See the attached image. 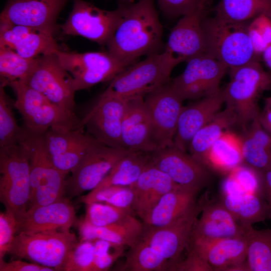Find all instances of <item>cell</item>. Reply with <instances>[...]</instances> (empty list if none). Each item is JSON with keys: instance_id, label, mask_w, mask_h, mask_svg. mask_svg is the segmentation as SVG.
I'll return each mask as SVG.
<instances>
[{"instance_id": "obj_47", "label": "cell", "mask_w": 271, "mask_h": 271, "mask_svg": "<svg viewBox=\"0 0 271 271\" xmlns=\"http://www.w3.org/2000/svg\"><path fill=\"white\" fill-rule=\"evenodd\" d=\"M232 175L246 192L259 194L263 192L262 173L246 166H239L232 171Z\"/></svg>"}, {"instance_id": "obj_30", "label": "cell", "mask_w": 271, "mask_h": 271, "mask_svg": "<svg viewBox=\"0 0 271 271\" xmlns=\"http://www.w3.org/2000/svg\"><path fill=\"white\" fill-rule=\"evenodd\" d=\"M235 124L236 116L230 109L226 107L223 111H219L193 137L188 148L190 154L204 165L206 156L213 144L225 131Z\"/></svg>"}, {"instance_id": "obj_24", "label": "cell", "mask_w": 271, "mask_h": 271, "mask_svg": "<svg viewBox=\"0 0 271 271\" xmlns=\"http://www.w3.org/2000/svg\"><path fill=\"white\" fill-rule=\"evenodd\" d=\"M201 215L197 219L190 239L213 240L245 236L239 224L222 202H202Z\"/></svg>"}, {"instance_id": "obj_19", "label": "cell", "mask_w": 271, "mask_h": 271, "mask_svg": "<svg viewBox=\"0 0 271 271\" xmlns=\"http://www.w3.org/2000/svg\"><path fill=\"white\" fill-rule=\"evenodd\" d=\"M188 248L200 256L212 270H248L245 236L213 240L190 239Z\"/></svg>"}, {"instance_id": "obj_7", "label": "cell", "mask_w": 271, "mask_h": 271, "mask_svg": "<svg viewBox=\"0 0 271 271\" xmlns=\"http://www.w3.org/2000/svg\"><path fill=\"white\" fill-rule=\"evenodd\" d=\"M78 243L75 234L70 231L21 232L16 235L8 253L55 270H63L68 253Z\"/></svg>"}, {"instance_id": "obj_5", "label": "cell", "mask_w": 271, "mask_h": 271, "mask_svg": "<svg viewBox=\"0 0 271 271\" xmlns=\"http://www.w3.org/2000/svg\"><path fill=\"white\" fill-rule=\"evenodd\" d=\"M9 86L16 95L14 107L21 114L24 128L30 134H44L49 128L75 129L79 119L74 112L64 110L25 82L16 81Z\"/></svg>"}, {"instance_id": "obj_22", "label": "cell", "mask_w": 271, "mask_h": 271, "mask_svg": "<svg viewBox=\"0 0 271 271\" xmlns=\"http://www.w3.org/2000/svg\"><path fill=\"white\" fill-rule=\"evenodd\" d=\"M18 231L27 233L59 230L69 232L76 221L73 206L63 198L29 209L18 219Z\"/></svg>"}, {"instance_id": "obj_57", "label": "cell", "mask_w": 271, "mask_h": 271, "mask_svg": "<svg viewBox=\"0 0 271 271\" xmlns=\"http://www.w3.org/2000/svg\"><path fill=\"white\" fill-rule=\"evenodd\" d=\"M270 79H271V74H270Z\"/></svg>"}, {"instance_id": "obj_1", "label": "cell", "mask_w": 271, "mask_h": 271, "mask_svg": "<svg viewBox=\"0 0 271 271\" xmlns=\"http://www.w3.org/2000/svg\"><path fill=\"white\" fill-rule=\"evenodd\" d=\"M120 13L106 46L108 52L128 65L142 56L162 52L163 26L154 0H121Z\"/></svg>"}, {"instance_id": "obj_49", "label": "cell", "mask_w": 271, "mask_h": 271, "mask_svg": "<svg viewBox=\"0 0 271 271\" xmlns=\"http://www.w3.org/2000/svg\"><path fill=\"white\" fill-rule=\"evenodd\" d=\"M187 257L180 260L172 268V270L209 271L212 270L210 266L196 252L188 248Z\"/></svg>"}, {"instance_id": "obj_8", "label": "cell", "mask_w": 271, "mask_h": 271, "mask_svg": "<svg viewBox=\"0 0 271 271\" xmlns=\"http://www.w3.org/2000/svg\"><path fill=\"white\" fill-rule=\"evenodd\" d=\"M30 196L28 209L49 204L63 198L67 174L53 165L45 144L44 134H29Z\"/></svg>"}, {"instance_id": "obj_42", "label": "cell", "mask_w": 271, "mask_h": 271, "mask_svg": "<svg viewBox=\"0 0 271 271\" xmlns=\"http://www.w3.org/2000/svg\"><path fill=\"white\" fill-rule=\"evenodd\" d=\"M98 142H99L89 134L84 141L67 151L50 156L52 162L56 168L66 174L72 172L80 164L89 150Z\"/></svg>"}, {"instance_id": "obj_18", "label": "cell", "mask_w": 271, "mask_h": 271, "mask_svg": "<svg viewBox=\"0 0 271 271\" xmlns=\"http://www.w3.org/2000/svg\"><path fill=\"white\" fill-rule=\"evenodd\" d=\"M68 0H9L0 22L24 25L54 34L57 21Z\"/></svg>"}, {"instance_id": "obj_20", "label": "cell", "mask_w": 271, "mask_h": 271, "mask_svg": "<svg viewBox=\"0 0 271 271\" xmlns=\"http://www.w3.org/2000/svg\"><path fill=\"white\" fill-rule=\"evenodd\" d=\"M205 2L194 12L182 16L171 31L164 51L178 64L206 53L202 28Z\"/></svg>"}, {"instance_id": "obj_21", "label": "cell", "mask_w": 271, "mask_h": 271, "mask_svg": "<svg viewBox=\"0 0 271 271\" xmlns=\"http://www.w3.org/2000/svg\"><path fill=\"white\" fill-rule=\"evenodd\" d=\"M144 97L138 96L126 100L121 130V142L125 150L151 152L157 149Z\"/></svg>"}, {"instance_id": "obj_23", "label": "cell", "mask_w": 271, "mask_h": 271, "mask_svg": "<svg viewBox=\"0 0 271 271\" xmlns=\"http://www.w3.org/2000/svg\"><path fill=\"white\" fill-rule=\"evenodd\" d=\"M224 100L220 89L218 92L197 100L181 110L174 145L187 152L190 141L194 134L208 123L220 111Z\"/></svg>"}, {"instance_id": "obj_27", "label": "cell", "mask_w": 271, "mask_h": 271, "mask_svg": "<svg viewBox=\"0 0 271 271\" xmlns=\"http://www.w3.org/2000/svg\"><path fill=\"white\" fill-rule=\"evenodd\" d=\"M135 215L130 214L117 222L100 227L93 226L83 219L78 223L81 241L99 239L130 247L140 240L144 228L143 222Z\"/></svg>"}, {"instance_id": "obj_17", "label": "cell", "mask_w": 271, "mask_h": 271, "mask_svg": "<svg viewBox=\"0 0 271 271\" xmlns=\"http://www.w3.org/2000/svg\"><path fill=\"white\" fill-rule=\"evenodd\" d=\"M150 155L154 165L181 186L200 191L208 184L206 166L174 145L156 149Z\"/></svg>"}, {"instance_id": "obj_48", "label": "cell", "mask_w": 271, "mask_h": 271, "mask_svg": "<svg viewBox=\"0 0 271 271\" xmlns=\"http://www.w3.org/2000/svg\"><path fill=\"white\" fill-rule=\"evenodd\" d=\"M206 0H158L160 9L167 17L184 16L196 11Z\"/></svg>"}, {"instance_id": "obj_29", "label": "cell", "mask_w": 271, "mask_h": 271, "mask_svg": "<svg viewBox=\"0 0 271 271\" xmlns=\"http://www.w3.org/2000/svg\"><path fill=\"white\" fill-rule=\"evenodd\" d=\"M221 201L241 226L252 225L270 217L267 203L258 194L226 193Z\"/></svg>"}, {"instance_id": "obj_52", "label": "cell", "mask_w": 271, "mask_h": 271, "mask_svg": "<svg viewBox=\"0 0 271 271\" xmlns=\"http://www.w3.org/2000/svg\"><path fill=\"white\" fill-rule=\"evenodd\" d=\"M263 191L266 196L271 217V168L262 173Z\"/></svg>"}, {"instance_id": "obj_40", "label": "cell", "mask_w": 271, "mask_h": 271, "mask_svg": "<svg viewBox=\"0 0 271 271\" xmlns=\"http://www.w3.org/2000/svg\"><path fill=\"white\" fill-rule=\"evenodd\" d=\"M89 136L83 130L49 128L44 134L45 144L51 156L63 153L84 141Z\"/></svg>"}, {"instance_id": "obj_2", "label": "cell", "mask_w": 271, "mask_h": 271, "mask_svg": "<svg viewBox=\"0 0 271 271\" xmlns=\"http://www.w3.org/2000/svg\"><path fill=\"white\" fill-rule=\"evenodd\" d=\"M248 22H236L217 16L202 21L206 53L228 69L257 60L249 36Z\"/></svg>"}, {"instance_id": "obj_4", "label": "cell", "mask_w": 271, "mask_h": 271, "mask_svg": "<svg viewBox=\"0 0 271 271\" xmlns=\"http://www.w3.org/2000/svg\"><path fill=\"white\" fill-rule=\"evenodd\" d=\"M178 63L164 50L135 62L118 73L101 94L127 99L145 96L170 81V76Z\"/></svg>"}, {"instance_id": "obj_51", "label": "cell", "mask_w": 271, "mask_h": 271, "mask_svg": "<svg viewBox=\"0 0 271 271\" xmlns=\"http://www.w3.org/2000/svg\"><path fill=\"white\" fill-rule=\"evenodd\" d=\"M55 269L36 263H29L21 260L6 262L0 260V271H54Z\"/></svg>"}, {"instance_id": "obj_38", "label": "cell", "mask_w": 271, "mask_h": 271, "mask_svg": "<svg viewBox=\"0 0 271 271\" xmlns=\"http://www.w3.org/2000/svg\"><path fill=\"white\" fill-rule=\"evenodd\" d=\"M53 35L47 31L36 29L18 43L13 50L27 59L54 52L59 48Z\"/></svg>"}, {"instance_id": "obj_46", "label": "cell", "mask_w": 271, "mask_h": 271, "mask_svg": "<svg viewBox=\"0 0 271 271\" xmlns=\"http://www.w3.org/2000/svg\"><path fill=\"white\" fill-rule=\"evenodd\" d=\"M36 29L21 25L0 22V48L14 50L18 43Z\"/></svg>"}, {"instance_id": "obj_3", "label": "cell", "mask_w": 271, "mask_h": 271, "mask_svg": "<svg viewBox=\"0 0 271 271\" xmlns=\"http://www.w3.org/2000/svg\"><path fill=\"white\" fill-rule=\"evenodd\" d=\"M229 74V82L221 90L224 103L234 113L236 124L245 128L260 115L257 99L271 87L270 74L257 60L230 68Z\"/></svg>"}, {"instance_id": "obj_25", "label": "cell", "mask_w": 271, "mask_h": 271, "mask_svg": "<svg viewBox=\"0 0 271 271\" xmlns=\"http://www.w3.org/2000/svg\"><path fill=\"white\" fill-rule=\"evenodd\" d=\"M179 185L156 167L151 160L131 187L134 194L132 209L142 221L162 197Z\"/></svg>"}, {"instance_id": "obj_14", "label": "cell", "mask_w": 271, "mask_h": 271, "mask_svg": "<svg viewBox=\"0 0 271 271\" xmlns=\"http://www.w3.org/2000/svg\"><path fill=\"white\" fill-rule=\"evenodd\" d=\"M127 99L101 94L92 108L80 119L75 129H86L87 133L100 143L124 149L121 130Z\"/></svg>"}, {"instance_id": "obj_45", "label": "cell", "mask_w": 271, "mask_h": 271, "mask_svg": "<svg viewBox=\"0 0 271 271\" xmlns=\"http://www.w3.org/2000/svg\"><path fill=\"white\" fill-rule=\"evenodd\" d=\"M18 231V220L9 209L0 213V260L9 252Z\"/></svg>"}, {"instance_id": "obj_37", "label": "cell", "mask_w": 271, "mask_h": 271, "mask_svg": "<svg viewBox=\"0 0 271 271\" xmlns=\"http://www.w3.org/2000/svg\"><path fill=\"white\" fill-rule=\"evenodd\" d=\"M0 86V148L8 147L24 141L28 132L18 124L14 112V103Z\"/></svg>"}, {"instance_id": "obj_16", "label": "cell", "mask_w": 271, "mask_h": 271, "mask_svg": "<svg viewBox=\"0 0 271 271\" xmlns=\"http://www.w3.org/2000/svg\"><path fill=\"white\" fill-rule=\"evenodd\" d=\"M130 151L112 148L100 142L93 145L66 180V192L70 197L91 191L105 178L116 163Z\"/></svg>"}, {"instance_id": "obj_43", "label": "cell", "mask_w": 271, "mask_h": 271, "mask_svg": "<svg viewBox=\"0 0 271 271\" xmlns=\"http://www.w3.org/2000/svg\"><path fill=\"white\" fill-rule=\"evenodd\" d=\"M94 255L93 241H81L68 253L63 270L92 271Z\"/></svg>"}, {"instance_id": "obj_31", "label": "cell", "mask_w": 271, "mask_h": 271, "mask_svg": "<svg viewBox=\"0 0 271 271\" xmlns=\"http://www.w3.org/2000/svg\"><path fill=\"white\" fill-rule=\"evenodd\" d=\"M150 160V152H130L116 163L105 178L93 189L99 190L111 186L132 185Z\"/></svg>"}, {"instance_id": "obj_53", "label": "cell", "mask_w": 271, "mask_h": 271, "mask_svg": "<svg viewBox=\"0 0 271 271\" xmlns=\"http://www.w3.org/2000/svg\"><path fill=\"white\" fill-rule=\"evenodd\" d=\"M258 119L263 128L269 132L271 131V109L264 108Z\"/></svg>"}, {"instance_id": "obj_13", "label": "cell", "mask_w": 271, "mask_h": 271, "mask_svg": "<svg viewBox=\"0 0 271 271\" xmlns=\"http://www.w3.org/2000/svg\"><path fill=\"white\" fill-rule=\"evenodd\" d=\"M120 8L113 11L100 9L84 0H73V8L61 26L63 34L79 36L106 45L117 23Z\"/></svg>"}, {"instance_id": "obj_28", "label": "cell", "mask_w": 271, "mask_h": 271, "mask_svg": "<svg viewBox=\"0 0 271 271\" xmlns=\"http://www.w3.org/2000/svg\"><path fill=\"white\" fill-rule=\"evenodd\" d=\"M250 123L240 137L243 163L262 173L271 168V136L258 118Z\"/></svg>"}, {"instance_id": "obj_6", "label": "cell", "mask_w": 271, "mask_h": 271, "mask_svg": "<svg viewBox=\"0 0 271 271\" xmlns=\"http://www.w3.org/2000/svg\"><path fill=\"white\" fill-rule=\"evenodd\" d=\"M26 139L0 148L1 201L17 219L27 211L30 196V150Z\"/></svg>"}, {"instance_id": "obj_15", "label": "cell", "mask_w": 271, "mask_h": 271, "mask_svg": "<svg viewBox=\"0 0 271 271\" xmlns=\"http://www.w3.org/2000/svg\"><path fill=\"white\" fill-rule=\"evenodd\" d=\"M201 209L202 202H200L190 212L168 225L153 227L144 224L140 239L156 250L169 262V270H172L180 260L184 249L188 248L195 223Z\"/></svg>"}, {"instance_id": "obj_41", "label": "cell", "mask_w": 271, "mask_h": 271, "mask_svg": "<svg viewBox=\"0 0 271 271\" xmlns=\"http://www.w3.org/2000/svg\"><path fill=\"white\" fill-rule=\"evenodd\" d=\"M130 214H136L132 209L95 202L87 204L84 219L93 226L100 227L117 222Z\"/></svg>"}, {"instance_id": "obj_11", "label": "cell", "mask_w": 271, "mask_h": 271, "mask_svg": "<svg viewBox=\"0 0 271 271\" xmlns=\"http://www.w3.org/2000/svg\"><path fill=\"white\" fill-rule=\"evenodd\" d=\"M184 71L170 83L183 100L198 99L218 92L228 68L206 53L187 62Z\"/></svg>"}, {"instance_id": "obj_44", "label": "cell", "mask_w": 271, "mask_h": 271, "mask_svg": "<svg viewBox=\"0 0 271 271\" xmlns=\"http://www.w3.org/2000/svg\"><path fill=\"white\" fill-rule=\"evenodd\" d=\"M271 10L249 22L248 31L255 52L258 56L271 44Z\"/></svg>"}, {"instance_id": "obj_34", "label": "cell", "mask_w": 271, "mask_h": 271, "mask_svg": "<svg viewBox=\"0 0 271 271\" xmlns=\"http://www.w3.org/2000/svg\"><path fill=\"white\" fill-rule=\"evenodd\" d=\"M271 10V0H220L215 16L236 22H248Z\"/></svg>"}, {"instance_id": "obj_35", "label": "cell", "mask_w": 271, "mask_h": 271, "mask_svg": "<svg viewBox=\"0 0 271 271\" xmlns=\"http://www.w3.org/2000/svg\"><path fill=\"white\" fill-rule=\"evenodd\" d=\"M37 57L27 59L12 49L0 48V86L24 81L34 68Z\"/></svg>"}, {"instance_id": "obj_32", "label": "cell", "mask_w": 271, "mask_h": 271, "mask_svg": "<svg viewBox=\"0 0 271 271\" xmlns=\"http://www.w3.org/2000/svg\"><path fill=\"white\" fill-rule=\"evenodd\" d=\"M243 163L241 141L233 132L226 130L209 150L204 165H209L223 172L232 171Z\"/></svg>"}, {"instance_id": "obj_10", "label": "cell", "mask_w": 271, "mask_h": 271, "mask_svg": "<svg viewBox=\"0 0 271 271\" xmlns=\"http://www.w3.org/2000/svg\"><path fill=\"white\" fill-rule=\"evenodd\" d=\"M64 110L74 112L72 77L55 52L37 57L32 71L24 81Z\"/></svg>"}, {"instance_id": "obj_33", "label": "cell", "mask_w": 271, "mask_h": 271, "mask_svg": "<svg viewBox=\"0 0 271 271\" xmlns=\"http://www.w3.org/2000/svg\"><path fill=\"white\" fill-rule=\"evenodd\" d=\"M242 226L247 242L248 270L271 271V229L257 230L252 225Z\"/></svg>"}, {"instance_id": "obj_55", "label": "cell", "mask_w": 271, "mask_h": 271, "mask_svg": "<svg viewBox=\"0 0 271 271\" xmlns=\"http://www.w3.org/2000/svg\"><path fill=\"white\" fill-rule=\"evenodd\" d=\"M264 108L271 109V96L265 99Z\"/></svg>"}, {"instance_id": "obj_9", "label": "cell", "mask_w": 271, "mask_h": 271, "mask_svg": "<svg viewBox=\"0 0 271 271\" xmlns=\"http://www.w3.org/2000/svg\"><path fill=\"white\" fill-rule=\"evenodd\" d=\"M54 52L72 76L75 92L88 89L101 82L110 81L129 66L108 52L76 53L58 49Z\"/></svg>"}, {"instance_id": "obj_26", "label": "cell", "mask_w": 271, "mask_h": 271, "mask_svg": "<svg viewBox=\"0 0 271 271\" xmlns=\"http://www.w3.org/2000/svg\"><path fill=\"white\" fill-rule=\"evenodd\" d=\"M199 191L178 186L164 194L143 219L149 226L168 225L192 211L197 206Z\"/></svg>"}, {"instance_id": "obj_50", "label": "cell", "mask_w": 271, "mask_h": 271, "mask_svg": "<svg viewBox=\"0 0 271 271\" xmlns=\"http://www.w3.org/2000/svg\"><path fill=\"white\" fill-rule=\"evenodd\" d=\"M124 246H119L113 251L110 249L95 252L92 271L107 270L112 263L123 253Z\"/></svg>"}, {"instance_id": "obj_39", "label": "cell", "mask_w": 271, "mask_h": 271, "mask_svg": "<svg viewBox=\"0 0 271 271\" xmlns=\"http://www.w3.org/2000/svg\"><path fill=\"white\" fill-rule=\"evenodd\" d=\"M133 200V192L130 186H111L99 190L93 189L80 198V201L86 205L99 202L130 209H132Z\"/></svg>"}, {"instance_id": "obj_54", "label": "cell", "mask_w": 271, "mask_h": 271, "mask_svg": "<svg viewBox=\"0 0 271 271\" xmlns=\"http://www.w3.org/2000/svg\"><path fill=\"white\" fill-rule=\"evenodd\" d=\"M262 55L265 63L271 69V44L266 47Z\"/></svg>"}, {"instance_id": "obj_36", "label": "cell", "mask_w": 271, "mask_h": 271, "mask_svg": "<svg viewBox=\"0 0 271 271\" xmlns=\"http://www.w3.org/2000/svg\"><path fill=\"white\" fill-rule=\"evenodd\" d=\"M125 269L131 271L169 270V262L156 250L140 239L130 247Z\"/></svg>"}, {"instance_id": "obj_12", "label": "cell", "mask_w": 271, "mask_h": 271, "mask_svg": "<svg viewBox=\"0 0 271 271\" xmlns=\"http://www.w3.org/2000/svg\"><path fill=\"white\" fill-rule=\"evenodd\" d=\"M144 99L157 149L174 145L183 99L170 81L147 94Z\"/></svg>"}, {"instance_id": "obj_56", "label": "cell", "mask_w": 271, "mask_h": 271, "mask_svg": "<svg viewBox=\"0 0 271 271\" xmlns=\"http://www.w3.org/2000/svg\"><path fill=\"white\" fill-rule=\"evenodd\" d=\"M268 133L271 136V131Z\"/></svg>"}]
</instances>
